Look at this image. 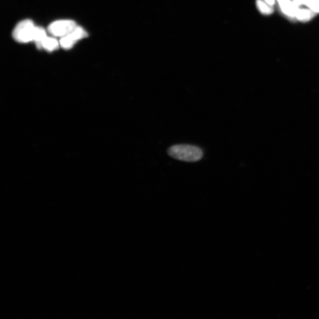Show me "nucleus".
Masks as SVG:
<instances>
[{
  "label": "nucleus",
  "mask_w": 319,
  "mask_h": 319,
  "mask_svg": "<svg viewBox=\"0 0 319 319\" xmlns=\"http://www.w3.org/2000/svg\"><path fill=\"white\" fill-rule=\"evenodd\" d=\"M168 156L175 160L186 162H197L203 157L202 150L198 146L189 145H177L167 150Z\"/></svg>",
  "instance_id": "obj_1"
},
{
  "label": "nucleus",
  "mask_w": 319,
  "mask_h": 319,
  "mask_svg": "<svg viewBox=\"0 0 319 319\" xmlns=\"http://www.w3.org/2000/svg\"><path fill=\"white\" fill-rule=\"evenodd\" d=\"M37 27L30 20H24L18 24L13 31V38L20 43L34 41Z\"/></svg>",
  "instance_id": "obj_2"
},
{
  "label": "nucleus",
  "mask_w": 319,
  "mask_h": 319,
  "mask_svg": "<svg viewBox=\"0 0 319 319\" xmlns=\"http://www.w3.org/2000/svg\"><path fill=\"white\" fill-rule=\"evenodd\" d=\"M77 26L73 20H58L49 25L48 31L55 37H64L71 33Z\"/></svg>",
  "instance_id": "obj_3"
},
{
  "label": "nucleus",
  "mask_w": 319,
  "mask_h": 319,
  "mask_svg": "<svg viewBox=\"0 0 319 319\" xmlns=\"http://www.w3.org/2000/svg\"><path fill=\"white\" fill-rule=\"evenodd\" d=\"M281 12L292 20L296 19V14L299 7L290 0H277Z\"/></svg>",
  "instance_id": "obj_4"
},
{
  "label": "nucleus",
  "mask_w": 319,
  "mask_h": 319,
  "mask_svg": "<svg viewBox=\"0 0 319 319\" xmlns=\"http://www.w3.org/2000/svg\"><path fill=\"white\" fill-rule=\"evenodd\" d=\"M316 13L310 9H299L296 14V19L302 22H306L312 19Z\"/></svg>",
  "instance_id": "obj_5"
},
{
  "label": "nucleus",
  "mask_w": 319,
  "mask_h": 319,
  "mask_svg": "<svg viewBox=\"0 0 319 319\" xmlns=\"http://www.w3.org/2000/svg\"><path fill=\"white\" fill-rule=\"evenodd\" d=\"M59 42L52 38L46 37L42 42V48L49 52L55 51L59 48Z\"/></svg>",
  "instance_id": "obj_6"
},
{
  "label": "nucleus",
  "mask_w": 319,
  "mask_h": 319,
  "mask_svg": "<svg viewBox=\"0 0 319 319\" xmlns=\"http://www.w3.org/2000/svg\"><path fill=\"white\" fill-rule=\"evenodd\" d=\"M256 5L259 12L264 15H270L274 12L272 6L269 5L264 0H257Z\"/></svg>",
  "instance_id": "obj_7"
},
{
  "label": "nucleus",
  "mask_w": 319,
  "mask_h": 319,
  "mask_svg": "<svg viewBox=\"0 0 319 319\" xmlns=\"http://www.w3.org/2000/svg\"><path fill=\"white\" fill-rule=\"evenodd\" d=\"M47 37L46 31L42 27H37L36 29L34 41L39 49L42 48V42Z\"/></svg>",
  "instance_id": "obj_8"
},
{
  "label": "nucleus",
  "mask_w": 319,
  "mask_h": 319,
  "mask_svg": "<svg viewBox=\"0 0 319 319\" xmlns=\"http://www.w3.org/2000/svg\"><path fill=\"white\" fill-rule=\"evenodd\" d=\"M68 35H69L75 42H77V41L81 40V39L87 37L88 34L83 28L77 26L71 33Z\"/></svg>",
  "instance_id": "obj_9"
},
{
  "label": "nucleus",
  "mask_w": 319,
  "mask_h": 319,
  "mask_svg": "<svg viewBox=\"0 0 319 319\" xmlns=\"http://www.w3.org/2000/svg\"><path fill=\"white\" fill-rule=\"evenodd\" d=\"M75 42L69 35L62 37L60 41V45L64 49H70L73 47Z\"/></svg>",
  "instance_id": "obj_10"
},
{
  "label": "nucleus",
  "mask_w": 319,
  "mask_h": 319,
  "mask_svg": "<svg viewBox=\"0 0 319 319\" xmlns=\"http://www.w3.org/2000/svg\"><path fill=\"white\" fill-rule=\"evenodd\" d=\"M302 5H306L316 13H319V0H301Z\"/></svg>",
  "instance_id": "obj_11"
},
{
  "label": "nucleus",
  "mask_w": 319,
  "mask_h": 319,
  "mask_svg": "<svg viewBox=\"0 0 319 319\" xmlns=\"http://www.w3.org/2000/svg\"><path fill=\"white\" fill-rule=\"evenodd\" d=\"M264 1L266 2L271 6H273L275 4V0H264Z\"/></svg>",
  "instance_id": "obj_12"
}]
</instances>
